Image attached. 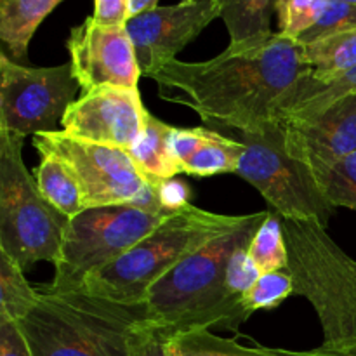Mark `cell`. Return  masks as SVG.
Wrapping results in <instances>:
<instances>
[{"label":"cell","mask_w":356,"mask_h":356,"mask_svg":"<svg viewBox=\"0 0 356 356\" xmlns=\"http://www.w3.org/2000/svg\"><path fill=\"white\" fill-rule=\"evenodd\" d=\"M315 176L332 207L356 212V152L336 165L315 172Z\"/></svg>","instance_id":"obj_25"},{"label":"cell","mask_w":356,"mask_h":356,"mask_svg":"<svg viewBox=\"0 0 356 356\" xmlns=\"http://www.w3.org/2000/svg\"><path fill=\"white\" fill-rule=\"evenodd\" d=\"M325 0H278L277 17L278 33L299 40L308 30L315 26Z\"/></svg>","instance_id":"obj_27"},{"label":"cell","mask_w":356,"mask_h":356,"mask_svg":"<svg viewBox=\"0 0 356 356\" xmlns=\"http://www.w3.org/2000/svg\"><path fill=\"white\" fill-rule=\"evenodd\" d=\"M268 211L240 216V221L214 236L200 250L156 282L146 298L149 318L170 334L197 329L238 330L250 313L242 299L233 298L226 287V268L236 249L249 247Z\"/></svg>","instance_id":"obj_2"},{"label":"cell","mask_w":356,"mask_h":356,"mask_svg":"<svg viewBox=\"0 0 356 356\" xmlns=\"http://www.w3.org/2000/svg\"><path fill=\"white\" fill-rule=\"evenodd\" d=\"M0 356H33L17 322L0 315Z\"/></svg>","instance_id":"obj_32"},{"label":"cell","mask_w":356,"mask_h":356,"mask_svg":"<svg viewBox=\"0 0 356 356\" xmlns=\"http://www.w3.org/2000/svg\"><path fill=\"white\" fill-rule=\"evenodd\" d=\"M66 47L82 92L99 87L139 89L141 70L125 26H103L90 16L70 31Z\"/></svg>","instance_id":"obj_12"},{"label":"cell","mask_w":356,"mask_h":356,"mask_svg":"<svg viewBox=\"0 0 356 356\" xmlns=\"http://www.w3.org/2000/svg\"><path fill=\"white\" fill-rule=\"evenodd\" d=\"M294 296V282L287 270L263 273L252 289L242 298L243 308L254 315L259 309H275Z\"/></svg>","instance_id":"obj_26"},{"label":"cell","mask_w":356,"mask_h":356,"mask_svg":"<svg viewBox=\"0 0 356 356\" xmlns=\"http://www.w3.org/2000/svg\"><path fill=\"white\" fill-rule=\"evenodd\" d=\"M33 146L38 155L49 153L68 163L87 209L132 204L148 183L122 148L83 141L63 131L33 136Z\"/></svg>","instance_id":"obj_10"},{"label":"cell","mask_w":356,"mask_h":356,"mask_svg":"<svg viewBox=\"0 0 356 356\" xmlns=\"http://www.w3.org/2000/svg\"><path fill=\"white\" fill-rule=\"evenodd\" d=\"M61 2L63 0H0L2 52L23 65L37 28Z\"/></svg>","instance_id":"obj_16"},{"label":"cell","mask_w":356,"mask_h":356,"mask_svg":"<svg viewBox=\"0 0 356 356\" xmlns=\"http://www.w3.org/2000/svg\"><path fill=\"white\" fill-rule=\"evenodd\" d=\"M131 0H94L92 19L103 26H125Z\"/></svg>","instance_id":"obj_33"},{"label":"cell","mask_w":356,"mask_h":356,"mask_svg":"<svg viewBox=\"0 0 356 356\" xmlns=\"http://www.w3.org/2000/svg\"><path fill=\"white\" fill-rule=\"evenodd\" d=\"M35 181L45 200L68 219L87 209L79 179L59 156L42 153L40 163L35 169Z\"/></svg>","instance_id":"obj_18"},{"label":"cell","mask_w":356,"mask_h":356,"mask_svg":"<svg viewBox=\"0 0 356 356\" xmlns=\"http://www.w3.org/2000/svg\"><path fill=\"white\" fill-rule=\"evenodd\" d=\"M167 218L131 204L86 209L70 219L54 264V278L44 289L79 291L92 275L120 259Z\"/></svg>","instance_id":"obj_8"},{"label":"cell","mask_w":356,"mask_h":356,"mask_svg":"<svg viewBox=\"0 0 356 356\" xmlns=\"http://www.w3.org/2000/svg\"><path fill=\"white\" fill-rule=\"evenodd\" d=\"M174 127L155 115L148 113L143 132L127 149L136 169L148 183L162 186L163 183L181 174L179 163L170 152V136Z\"/></svg>","instance_id":"obj_15"},{"label":"cell","mask_w":356,"mask_h":356,"mask_svg":"<svg viewBox=\"0 0 356 356\" xmlns=\"http://www.w3.org/2000/svg\"><path fill=\"white\" fill-rule=\"evenodd\" d=\"M292 356H356V344L353 346H337L327 348L320 344L318 348H313L308 351H291Z\"/></svg>","instance_id":"obj_34"},{"label":"cell","mask_w":356,"mask_h":356,"mask_svg":"<svg viewBox=\"0 0 356 356\" xmlns=\"http://www.w3.org/2000/svg\"><path fill=\"white\" fill-rule=\"evenodd\" d=\"M356 92V66L344 75L327 82L312 80L308 75L301 79L291 96L282 104L278 118H305L315 115L337 101L339 97Z\"/></svg>","instance_id":"obj_19"},{"label":"cell","mask_w":356,"mask_h":356,"mask_svg":"<svg viewBox=\"0 0 356 356\" xmlns=\"http://www.w3.org/2000/svg\"><path fill=\"white\" fill-rule=\"evenodd\" d=\"M339 2H346V3H353V6H356V0H339Z\"/></svg>","instance_id":"obj_36"},{"label":"cell","mask_w":356,"mask_h":356,"mask_svg":"<svg viewBox=\"0 0 356 356\" xmlns=\"http://www.w3.org/2000/svg\"><path fill=\"white\" fill-rule=\"evenodd\" d=\"M169 348L177 356H292L289 350L278 348L242 346L233 339L216 336L211 329L170 334Z\"/></svg>","instance_id":"obj_21"},{"label":"cell","mask_w":356,"mask_h":356,"mask_svg":"<svg viewBox=\"0 0 356 356\" xmlns=\"http://www.w3.org/2000/svg\"><path fill=\"white\" fill-rule=\"evenodd\" d=\"M40 289L28 284L24 270L0 250V315L19 323L40 299Z\"/></svg>","instance_id":"obj_23"},{"label":"cell","mask_w":356,"mask_h":356,"mask_svg":"<svg viewBox=\"0 0 356 356\" xmlns=\"http://www.w3.org/2000/svg\"><path fill=\"white\" fill-rule=\"evenodd\" d=\"M243 149L245 146L240 139L226 138L214 131H207L204 143L183 163V172L195 177H211L229 172L236 174Z\"/></svg>","instance_id":"obj_22"},{"label":"cell","mask_w":356,"mask_h":356,"mask_svg":"<svg viewBox=\"0 0 356 356\" xmlns=\"http://www.w3.org/2000/svg\"><path fill=\"white\" fill-rule=\"evenodd\" d=\"M309 72L301 44L273 31L229 44L209 61L174 59L149 79L163 99L191 108L207 124L250 132L278 120L282 104Z\"/></svg>","instance_id":"obj_1"},{"label":"cell","mask_w":356,"mask_h":356,"mask_svg":"<svg viewBox=\"0 0 356 356\" xmlns=\"http://www.w3.org/2000/svg\"><path fill=\"white\" fill-rule=\"evenodd\" d=\"M24 138L0 131V250L23 270L56 264L70 219L40 193L23 160Z\"/></svg>","instance_id":"obj_6"},{"label":"cell","mask_w":356,"mask_h":356,"mask_svg":"<svg viewBox=\"0 0 356 356\" xmlns=\"http://www.w3.org/2000/svg\"><path fill=\"white\" fill-rule=\"evenodd\" d=\"M209 129L195 127V129H177L174 127L172 136H170V152L176 162L179 163L181 172H183V163L193 155L198 146L204 143Z\"/></svg>","instance_id":"obj_31"},{"label":"cell","mask_w":356,"mask_h":356,"mask_svg":"<svg viewBox=\"0 0 356 356\" xmlns=\"http://www.w3.org/2000/svg\"><path fill=\"white\" fill-rule=\"evenodd\" d=\"M80 89L70 61L37 68L0 52V131L23 138L61 132Z\"/></svg>","instance_id":"obj_9"},{"label":"cell","mask_w":356,"mask_h":356,"mask_svg":"<svg viewBox=\"0 0 356 356\" xmlns=\"http://www.w3.org/2000/svg\"><path fill=\"white\" fill-rule=\"evenodd\" d=\"M148 113L139 89L99 87L76 97L66 111L63 132L127 152L143 132Z\"/></svg>","instance_id":"obj_13"},{"label":"cell","mask_w":356,"mask_h":356,"mask_svg":"<svg viewBox=\"0 0 356 356\" xmlns=\"http://www.w3.org/2000/svg\"><path fill=\"white\" fill-rule=\"evenodd\" d=\"M159 7V0H131L129 2V17H134L138 14L146 13L149 9Z\"/></svg>","instance_id":"obj_35"},{"label":"cell","mask_w":356,"mask_h":356,"mask_svg":"<svg viewBox=\"0 0 356 356\" xmlns=\"http://www.w3.org/2000/svg\"><path fill=\"white\" fill-rule=\"evenodd\" d=\"M287 271L294 296L312 302L323 330L322 346L356 344V261L315 221L284 219Z\"/></svg>","instance_id":"obj_4"},{"label":"cell","mask_w":356,"mask_h":356,"mask_svg":"<svg viewBox=\"0 0 356 356\" xmlns=\"http://www.w3.org/2000/svg\"><path fill=\"white\" fill-rule=\"evenodd\" d=\"M146 316V305L115 301L87 289H44L19 325L33 356H131L129 334Z\"/></svg>","instance_id":"obj_3"},{"label":"cell","mask_w":356,"mask_h":356,"mask_svg":"<svg viewBox=\"0 0 356 356\" xmlns=\"http://www.w3.org/2000/svg\"><path fill=\"white\" fill-rule=\"evenodd\" d=\"M301 51L306 66L312 70L309 79L318 82L337 79L356 66V28L301 44Z\"/></svg>","instance_id":"obj_17"},{"label":"cell","mask_w":356,"mask_h":356,"mask_svg":"<svg viewBox=\"0 0 356 356\" xmlns=\"http://www.w3.org/2000/svg\"><path fill=\"white\" fill-rule=\"evenodd\" d=\"M218 0H183L129 17L125 23L143 76H152L176 59L177 52L193 42L216 17Z\"/></svg>","instance_id":"obj_11"},{"label":"cell","mask_w":356,"mask_h":356,"mask_svg":"<svg viewBox=\"0 0 356 356\" xmlns=\"http://www.w3.org/2000/svg\"><path fill=\"white\" fill-rule=\"evenodd\" d=\"M278 0H218L229 44L240 45L261 40L273 33L271 16Z\"/></svg>","instance_id":"obj_20"},{"label":"cell","mask_w":356,"mask_h":356,"mask_svg":"<svg viewBox=\"0 0 356 356\" xmlns=\"http://www.w3.org/2000/svg\"><path fill=\"white\" fill-rule=\"evenodd\" d=\"M238 221L240 216L214 214L188 204L120 259L92 275L82 289L115 301L145 305L156 282Z\"/></svg>","instance_id":"obj_5"},{"label":"cell","mask_w":356,"mask_h":356,"mask_svg":"<svg viewBox=\"0 0 356 356\" xmlns=\"http://www.w3.org/2000/svg\"><path fill=\"white\" fill-rule=\"evenodd\" d=\"M240 141L245 149L236 174L259 191L270 211L284 219L329 226L336 207L325 198L315 172L289 153L280 118L257 131L240 132Z\"/></svg>","instance_id":"obj_7"},{"label":"cell","mask_w":356,"mask_h":356,"mask_svg":"<svg viewBox=\"0 0 356 356\" xmlns=\"http://www.w3.org/2000/svg\"><path fill=\"white\" fill-rule=\"evenodd\" d=\"M261 275H263V271L254 263L249 249L247 247L236 249L229 257L228 268H226V287H228V292L233 298L242 299L256 285Z\"/></svg>","instance_id":"obj_30"},{"label":"cell","mask_w":356,"mask_h":356,"mask_svg":"<svg viewBox=\"0 0 356 356\" xmlns=\"http://www.w3.org/2000/svg\"><path fill=\"white\" fill-rule=\"evenodd\" d=\"M170 332L149 316L136 323L129 334L131 356H177L169 348Z\"/></svg>","instance_id":"obj_29"},{"label":"cell","mask_w":356,"mask_h":356,"mask_svg":"<svg viewBox=\"0 0 356 356\" xmlns=\"http://www.w3.org/2000/svg\"><path fill=\"white\" fill-rule=\"evenodd\" d=\"M280 122L289 153L313 172L329 169L356 152V92L315 115Z\"/></svg>","instance_id":"obj_14"},{"label":"cell","mask_w":356,"mask_h":356,"mask_svg":"<svg viewBox=\"0 0 356 356\" xmlns=\"http://www.w3.org/2000/svg\"><path fill=\"white\" fill-rule=\"evenodd\" d=\"M356 28V6L353 3L339 2V0H325L322 13H320L318 21L312 30L306 31L299 44H309L318 38L327 37V35L339 33V31L355 30Z\"/></svg>","instance_id":"obj_28"},{"label":"cell","mask_w":356,"mask_h":356,"mask_svg":"<svg viewBox=\"0 0 356 356\" xmlns=\"http://www.w3.org/2000/svg\"><path fill=\"white\" fill-rule=\"evenodd\" d=\"M249 254L263 273L287 270L289 250L284 218L268 209V216L249 243Z\"/></svg>","instance_id":"obj_24"}]
</instances>
